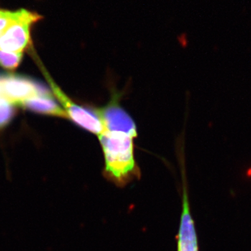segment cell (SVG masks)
Segmentation results:
<instances>
[{"instance_id": "1", "label": "cell", "mask_w": 251, "mask_h": 251, "mask_svg": "<svg viewBox=\"0 0 251 251\" xmlns=\"http://www.w3.org/2000/svg\"><path fill=\"white\" fill-rule=\"evenodd\" d=\"M104 157V177L117 187L125 188L141 172L135 161L134 138L123 132L103 130L98 135Z\"/></svg>"}, {"instance_id": "2", "label": "cell", "mask_w": 251, "mask_h": 251, "mask_svg": "<svg viewBox=\"0 0 251 251\" xmlns=\"http://www.w3.org/2000/svg\"><path fill=\"white\" fill-rule=\"evenodd\" d=\"M43 73L52 88V92L59 101L62 103L63 109L67 114L68 117L72 120L75 125L79 126L90 133L99 135L103 130L101 122L99 117L96 115L93 109L85 108L75 103L74 100L69 98L58 87V85L51 78L44 68L42 69Z\"/></svg>"}, {"instance_id": "3", "label": "cell", "mask_w": 251, "mask_h": 251, "mask_svg": "<svg viewBox=\"0 0 251 251\" xmlns=\"http://www.w3.org/2000/svg\"><path fill=\"white\" fill-rule=\"evenodd\" d=\"M42 18L38 14L24 9L19 20L6 28L0 36V50L23 53L30 42V29Z\"/></svg>"}, {"instance_id": "4", "label": "cell", "mask_w": 251, "mask_h": 251, "mask_svg": "<svg viewBox=\"0 0 251 251\" xmlns=\"http://www.w3.org/2000/svg\"><path fill=\"white\" fill-rule=\"evenodd\" d=\"M36 97H51L49 91L29 79L22 77H0V97L9 103L19 104Z\"/></svg>"}, {"instance_id": "5", "label": "cell", "mask_w": 251, "mask_h": 251, "mask_svg": "<svg viewBox=\"0 0 251 251\" xmlns=\"http://www.w3.org/2000/svg\"><path fill=\"white\" fill-rule=\"evenodd\" d=\"M92 109L101 122L103 130L123 132L135 138L138 135L136 125L128 112L119 103L118 96H114L103 108Z\"/></svg>"}, {"instance_id": "6", "label": "cell", "mask_w": 251, "mask_h": 251, "mask_svg": "<svg viewBox=\"0 0 251 251\" xmlns=\"http://www.w3.org/2000/svg\"><path fill=\"white\" fill-rule=\"evenodd\" d=\"M181 212L176 239L177 251H199L196 225L191 214L187 185L183 174Z\"/></svg>"}, {"instance_id": "7", "label": "cell", "mask_w": 251, "mask_h": 251, "mask_svg": "<svg viewBox=\"0 0 251 251\" xmlns=\"http://www.w3.org/2000/svg\"><path fill=\"white\" fill-rule=\"evenodd\" d=\"M21 105L39 113L69 119L64 109L61 108L60 105L54 101L52 96L34 97L23 102Z\"/></svg>"}, {"instance_id": "8", "label": "cell", "mask_w": 251, "mask_h": 251, "mask_svg": "<svg viewBox=\"0 0 251 251\" xmlns=\"http://www.w3.org/2000/svg\"><path fill=\"white\" fill-rule=\"evenodd\" d=\"M23 53L0 50V66L7 69H14L22 59Z\"/></svg>"}, {"instance_id": "9", "label": "cell", "mask_w": 251, "mask_h": 251, "mask_svg": "<svg viewBox=\"0 0 251 251\" xmlns=\"http://www.w3.org/2000/svg\"><path fill=\"white\" fill-rule=\"evenodd\" d=\"M14 113L12 104L2 97H0V128L4 126L11 120Z\"/></svg>"}]
</instances>
